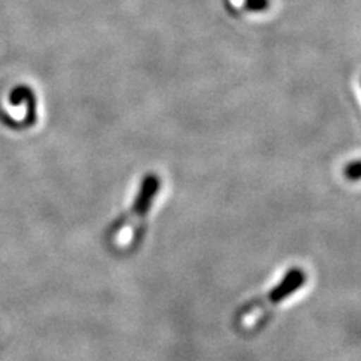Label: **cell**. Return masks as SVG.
Returning a JSON list of instances; mask_svg holds the SVG:
<instances>
[{
  "label": "cell",
  "instance_id": "4",
  "mask_svg": "<svg viewBox=\"0 0 361 361\" xmlns=\"http://www.w3.org/2000/svg\"><path fill=\"white\" fill-rule=\"evenodd\" d=\"M245 5L250 11H262L268 6V0H245Z\"/></svg>",
  "mask_w": 361,
  "mask_h": 361
},
{
  "label": "cell",
  "instance_id": "1",
  "mask_svg": "<svg viewBox=\"0 0 361 361\" xmlns=\"http://www.w3.org/2000/svg\"><path fill=\"white\" fill-rule=\"evenodd\" d=\"M304 283H306V273L302 269L293 268L288 271L280 283L271 289L265 297L245 304L236 314V325L248 333L261 330L279 304L292 297L300 288L304 286Z\"/></svg>",
  "mask_w": 361,
  "mask_h": 361
},
{
  "label": "cell",
  "instance_id": "2",
  "mask_svg": "<svg viewBox=\"0 0 361 361\" xmlns=\"http://www.w3.org/2000/svg\"><path fill=\"white\" fill-rule=\"evenodd\" d=\"M158 190H160V178L157 175H148L146 178H143L130 216H134V217L146 216L152 207V202L158 193Z\"/></svg>",
  "mask_w": 361,
  "mask_h": 361
},
{
  "label": "cell",
  "instance_id": "3",
  "mask_svg": "<svg viewBox=\"0 0 361 361\" xmlns=\"http://www.w3.org/2000/svg\"><path fill=\"white\" fill-rule=\"evenodd\" d=\"M343 175L346 179H351V180L361 179V161H354V163L346 164L343 169Z\"/></svg>",
  "mask_w": 361,
  "mask_h": 361
}]
</instances>
